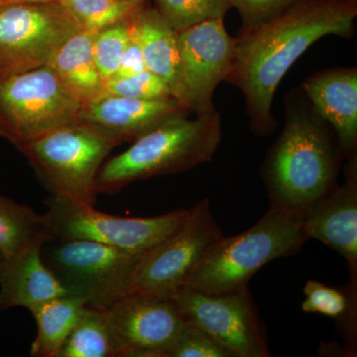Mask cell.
<instances>
[{
    "label": "cell",
    "instance_id": "obj_10",
    "mask_svg": "<svg viewBox=\"0 0 357 357\" xmlns=\"http://www.w3.org/2000/svg\"><path fill=\"white\" fill-rule=\"evenodd\" d=\"M222 230L204 199L189 208L183 225L165 241L148 251L134 270L129 293L171 299L184 287L195 266Z\"/></svg>",
    "mask_w": 357,
    "mask_h": 357
},
{
    "label": "cell",
    "instance_id": "obj_22",
    "mask_svg": "<svg viewBox=\"0 0 357 357\" xmlns=\"http://www.w3.org/2000/svg\"><path fill=\"white\" fill-rule=\"evenodd\" d=\"M40 234L48 236L43 215L0 195V250L6 257L16 255Z\"/></svg>",
    "mask_w": 357,
    "mask_h": 357
},
{
    "label": "cell",
    "instance_id": "obj_12",
    "mask_svg": "<svg viewBox=\"0 0 357 357\" xmlns=\"http://www.w3.org/2000/svg\"><path fill=\"white\" fill-rule=\"evenodd\" d=\"M180 76L177 100L195 115L215 112L213 96L227 79L234 57V39L223 20L204 21L178 32Z\"/></svg>",
    "mask_w": 357,
    "mask_h": 357
},
{
    "label": "cell",
    "instance_id": "obj_28",
    "mask_svg": "<svg viewBox=\"0 0 357 357\" xmlns=\"http://www.w3.org/2000/svg\"><path fill=\"white\" fill-rule=\"evenodd\" d=\"M169 357H231L217 340L197 326L185 324Z\"/></svg>",
    "mask_w": 357,
    "mask_h": 357
},
{
    "label": "cell",
    "instance_id": "obj_33",
    "mask_svg": "<svg viewBox=\"0 0 357 357\" xmlns=\"http://www.w3.org/2000/svg\"><path fill=\"white\" fill-rule=\"evenodd\" d=\"M2 4H3V1H2V0H0V6H1Z\"/></svg>",
    "mask_w": 357,
    "mask_h": 357
},
{
    "label": "cell",
    "instance_id": "obj_1",
    "mask_svg": "<svg viewBox=\"0 0 357 357\" xmlns=\"http://www.w3.org/2000/svg\"><path fill=\"white\" fill-rule=\"evenodd\" d=\"M356 16L357 0H298L273 20L243 27L227 81L243 91L257 132L273 128L274 95L294 63L323 37L351 36Z\"/></svg>",
    "mask_w": 357,
    "mask_h": 357
},
{
    "label": "cell",
    "instance_id": "obj_8",
    "mask_svg": "<svg viewBox=\"0 0 357 357\" xmlns=\"http://www.w3.org/2000/svg\"><path fill=\"white\" fill-rule=\"evenodd\" d=\"M45 204V229L51 239H86L136 255L165 241L189 215L188 208L152 218L116 217L53 196Z\"/></svg>",
    "mask_w": 357,
    "mask_h": 357
},
{
    "label": "cell",
    "instance_id": "obj_30",
    "mask_svg": "<svg viewBox=\"0 0 357 357\" xmlns=\"http://www.w3.org/2000/svg\"><path fill=\"white\" fill-rule=\"evenodd\" d=\"M145 70H146V66H145L144 58H143L139 45L129 35V43L122 56L119 69L109 79H124V77L139 74Z\"/></svg>",
    "mask_w": 357,
    "mask_h": 357
},
{
    "label": "cell",
    "instance_id": "obj_4",
    "mask_svg": "<svg viewBox=\"0 0 357 357\" xmlns=\"http://www.w3.org/2000/svg\"><path fill=\"white\" fill-rule=\"evenodd\" d=\"M307 241L303 218L270 204L253 227L237 236H222L195 266L184 287L206 294L231 292L277 258L298 252Z\"/></svg>",
    "mask_w": 357,
    "mask_h": 357
},
{
    "label": "cell",
    "instance_id": "obj_20",
    "mask_svg": "<svg viewBox=\"0 0 357 357\" xmlns=\"http://www.w3.org/2000/svg\"><path fill=\"white\" fill-rule=\"evenodd\" d=\"M86 304L83 298L64 295L30 307L37 325L30 356L58 357Z\"/></svg>",
    "mask_w": 357,
    "mask_h": 357
},
{
    "label": "cell",
    "instance_id": "obj_18",
    "mask_svg": "<svg viewBox=\"0 0 357 357\" xmlns=\"http://www.w3.org/2000/svg\"><path fill=\"white\" fill-rule=\"evenodd\" d=\"M129 35L139 45L146 70L165 81L177 98L180 76L178 32L157 9L142 3L128 18Z\"/></svg>",
    "mask_w": 357,
    "mask_h": 357
},
{
    "label": "cell",
    "instance_id": "obj_3",
    "mask_svg": "<svg viewBox=\"0 0 357 357\" xmlns=\"http://www.w3.org/2000/svg\"><path fill=\"white\" fill-rule=\"evenodd\" d=\"M222 137L217 112L175 117L134 141L103 164L96 178L98 194L115 195L136 181L184 172L211 161Z\"/></svg>",
    "mask_w": 357,
    "mask_h": 357
},
{
    "label": "cell",
    "instance_id": "obj_15",
    "mask_svg": "<svg viewBox=\"0 0 357 357\" xmlns=\"http://www.w3.org/2000/svg\"><path fill=\"white\" fill-rule=\"evenodd\" d=\"M176 98L139 100L103 93L82 107L79 121L123 142H134L165 122L189 114Z\"/></svg>",
    "mask_w": 357,
    "mask_h": 357
},
{
    "label": "cell",
    "instance_id": "obj_32",
    "mask_svg": "<svg viewBox=\"0 0 357 357\" xmlns=\"http://www.w3.org/2000/svg\"><path fill=\"white\" fill-rule=\"evenodd\" d=\"M6 255H3L1 250H0V275L2 273V270H3L4 265H6Z\"/></svg>",
    "mask_w": 357,
    "mask_h": 357
},
{
    "label": "cell",
    "instance_id": "obj_19",
    "mask_svg": "<svg viewBox=\"0 0 357 357\" xmlns=\"http://www.w3.org/2000/svg\"><path fill=\"white\" fill-rule=\"evenodd\" d=\"M96 34V32L77 33L59 49L48 65L66 91L83 105L105 93V82L100 77L93 57Z\"/></svg>",
    "mask_w": 357,
    "mask_h": 357
},
{
    "label": "cell",
    "instance_id": "obj_6",
    "mask_svg": "<svg viewBox=\"0 0 357 357\" xmlns=\"http://www.w3.org/2000/svg\"><path fill=\"white\" fill-rule=\"evenodd\" d=\"M82 107L50 66L0 77V136L20 151L47 133L79 121Z\"/></svg>",
    "mask_w": 357,
    "mask_h": 357
},
{
    "label": "cell",
    "instance_id": "obj_9",
    "mask_svg": "<svg viewBox=\"0 0 357 357\" xmlns=\"http://www.w3.org/2000/svg\"><path fill=\"white\" fill-rule=\"evenodd\" d=\"M82 31L59 1L0 6V77L50 64L59 49Z\"/></svg>",
    "mask_w": 357,
    "mask_h": 357
},
{
    "label": "cell",
    "instance_id": "obj_5",
    "mask_svg": "<svg viewBox=\"0 0 357 357\" xmlns=\"http://www.w3.org/2000/svg\"><path fill=\"white\" fill-rule=\"evenodd\" d=\"M121 140L82 121L61 126L21 150L51 196L95 206L96 178Z\"/></svg>",
    "mask_w": 357,
    "mask_h": 357
},
{
    "label": "cell",
    "instance_id": "obj_13",
    "mask_svg": "<svg viewBox=\"0 0 357 357\" xmlns=\"http://www.w3.org/2000/svg\"><path fill=\"white\" fill-rule=\"evenodd\" d=\"M102 307L115 357H169L185 326L170 299L129 293Z\"/></svg>",
    "mask_w": 357,
    "mask_h": 357
},
{
    "label": "cell",
    "instance_id": "obj_21",
    "mask_svg": "<svg viewBox=\"0 0 357 357\" xmlns=\"http://www.w3.org/2000/svg\"><path fill=\"white\" fill-rule=\"evenodd\" d=\"M58 357H115L105 307L84 306Z\"/></svg>",
    "mask_w": 357,
    "mask_h": 357
},
{
    "label": "cell",
    "instance_id": "obj_27",
    "mask_svg": "<svg viewBox=\"0 0 357 357\" xmlns=\"http://www.w3.org/2000/svg\"><path fill=\"white\" fill-rule=\"evenodd\" d=\"M105 93L139 100L174 98L166 82L148 70L124 79H109L105 83Z\"/></svg>",
    "mask_w": 357,
    "mask_h": 357
},
{
    "label": "cell",
    "instance_id": "obj_17",
    "mask_svg": "<svg viewBox=\"0 0 357 357\" xmlns=\"http://www.w3.org/2000/svg\"><path fill=\"white\" fill-rule=\"evenodd\" d=\"M50 239L40 234L6 258L0 275V312L18 307L29 310L45 301L70 295L42 257L44 244Z\"/></svg>",
    "mask_w": 357,
    "mask_h": 357
},
{
    "label": "cell",
    "instance_id": "obj_14",
    "mask_svg": "<svg viewBox=\"0 0 357 357\" xmlns=\"http://www.w3.org/2000/svg\"><path fill=\"white\" fill-rule=\"evenodd\" d=\"M303 229L307 241L318 239L344 257L351 272L349 287L357 284V162L349 159L347 180L303 215Z\"/></svg>",
    "mask_w": 357,
    "mask_h": 357
},
{
    "label": "cell",
    "instance_id": "obj_2",
    "mask_svg": "<svg viewBox=\"0 0 357 357\" xmlns=\"http://www.w3.org/2000/svg\"><path fill=\"white\" fill-rule=\"evenodd\" d=\"M340 155L318 117L289 112L263 168L270 204L303 218L335 187Z\"/></svg>",
    "mask_w": 357,
    "mask_h": 357
},
{
    "label": "cell",
    "instance_id": "obj_29",
    "mask_svg": "<svg viewBox=\"0 0 357 357\" xmlns=\"http://www.w3.org/2000/svg\"><path fill=\"white\" fill-rule=\"evenodd\" d=\"M298 0H229L243 20V27L261 24L280 15Z\"/></svg>",
    "mask_w": 357,
    "mask_h": 357
},
{
    "label": "cell",
    "instance_id": "obj_16",
    "mask_svg": "<svg viewBox=\"0 0 357 357\" xmlns=\"http://www.w3.org/2000/svg\"><path fill=\"white\" fill-rule=\"evenodd\" d=\"M303 86L319 116L333 126L342 156L356 157V68L318 73L306 79Z\"/></svg>",
    "mask_w": 357,
    "mask_h": 357
},
{
    "label": "cell",
    "instance_id": "obj_7",
    "mask_svg": "<svg viewBox=\"0 0 357 357\" xmlns=\"http://www.w3.org/2000/svg\"><path fill=\"white\" fill-rule=\"evenodd\" d=\"M143 255L86 239H50L42 257L70 295L89 305L107 307L128 294Z\"/></svg>",
    "mask_w": 357,
    "mask_h": 357
},
{
    "label": "cell",
    "instance_id": "obj_31",
    "mask_svg": "<svg viewBox=\"0 0 357 357\" xmlns=\"http://www.w3.org/2000/svg\"><path fill=\"white\" fill-rule=\"evenodd\" d=\"M6 3H46V2L60 1V0H2Z\"/></svg>",
    "mask_w": 357,
    "mask_h": 357
},
{
    "label": "cell",
    "instance_id": "obj_25",
    "mask_svg": "<svg viewBox=\"0 0 357 357\" xmlns=\"http://www.w3.org/2000/svg\"><path fill=\"white\" fill-rule=\"evenodd\" d=\"M157 10L177 32L213 20H223L229 0H155Z\"/></svg>",
    "mask_w": 357,
    "mask_h": 357
},
{
    "label": "cell",
    "instance_id": "obj_23",
    "mask_svg": "<svg viewBox=\"0 0 357 357\" xmlns=\"http://www.w3.org/2000/svg\"><path fill=\"white\" fill-rule=\"evenodd\" d=\"M82 31L98 32L128 20L142 3L134 0H60Z\"/></svg>",
    "mask_w": 357,
    "mask_h": 357
},
{
    "label": "cell",
    "instance_id": "obj_34",
    "mask_svg": "<svg viewBox=\"0 0 357 357\" xmlns=\"http://www.w3.org/2000/svg\"><path fill=\"white\" fill-rule=\"evenodd\" d=\"M134 1H141V0H134Z\"/></svg>",
    "mask_w": 357,
    "mask_h": 357
},
{
    "label": "cell",
    "instance_id": "obj_24",
    "mask_svg": "<svg viewBox=\"0 0 357 357\" xmlns=\"http://www.w3.org/2000/svg\"><path fill=\"white\" fill-rule=\"evenodd\" d=\"M306 299L302 303L303 311L324 314L330 318L345 319L349 342H356V297L347 291L328 287L318 281H307L304 287Z\"/></svg>",
    "mask_w": 357,
    "mask_h": 357
},
{
    "label": "cell",
    "instance_id": "obj_26",
    "mask_svg": "<svg viewBox=\"0 0 357 357\" xmlns=\"http://www.w3.org/2000/svg\"><path fill=\"white\" fill-rule=\"evenodd\" d=\"M128 43V20L96 32L93 41V57L100 77L105 83L119 69Z\"/></svg>",
    "mask_w": 357,
    "mask_h": 357
},
{
    "label": "cell",
    "instance_id": "obj_11",
    "mask_svg": "<svg viewBox=\"0 0 357 357\" xmlns=\"http://www.w3.org/2000/svg\"><path fill=\"white\" fill-rule=\"evenodd\" d=\"M170 300L185 324L210 335L231 357L270 356L248 287L222 294L181 288Z\"/></svg>",
    "mask_w": 357,
    "mask_h": 357
}]
</instances>
